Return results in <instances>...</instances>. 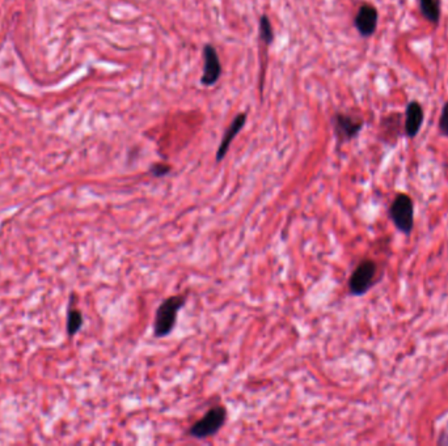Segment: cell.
I'll return each mask as SVG.
<instances>
[{"label":"cell","instance_id":"obj_14","mask_svg":"<svg viewBox=\"0 0 448 446\" xmlns=\"http://www.w3.org/2000/svg\"><path fill=\"white\" fill-rule=\"evenodd\" d=\"M150 172H151V174L154 177H164V176L169 174L170 167L166 165V164H155V165L151 167Z\"/></svg>","mask_w":448,"mask_h":446},{"label":"cell","instance_id":"obj_1","mask_svg":"<svg viewBox=\"0 0 448 446\" xmlns=\"http://www.w3.org/2000/svg\"><path fill=\"white\" fill-rule=\"evenodd\" d=\"M185 296H170L160 304L156 310L154 322V334L156 338H166L173 331L179 312L185 305Z\"/></svg>","mask_w":448,"mask_h":446},{"label":"cell","instance_id":"obj_8","mask_svg":"<svg viewBox=\"0 0 448 446\" xmlns=\"http://www.w3.org/2000/svg\"><path fill=\"white\" fill-rule=\"evenodd\" d=\"M425 119V113L418 101H410L405 109V134L407 138L413 139L418 135Z\"/></svg>","mask_w":448,"mask_h":446},{"label":"cell","instance_id":"obj_12","mask_svg":"<svg viewBox=\"0 0 448 446\" xmlns=\"http://www.w3.org/2000/svg\"><path fill=\"white\" fill-rule=\"evenodd\" d=\"M83 325V317L82 313L78 310H71L69 314V322H67V329L70 335L76 334L79 331V329Z\"/></svg>","mask_w":448,"mask_h":446},{"label":"cell","instance_id":"obj_11","mask_svg":"<svg viewBox=\"0 0 448 446\" xmlns=\"http://www.w3.org/2000/svg\"><path fill=\"white\" fill-rule=\"evenodd\" d=\"M260 37L264 41L265 45H271L274 41V33H273V27L271 23L267 17V14H262L260 19Z\"/></svg>","mask_w":448,"mask_h":446},{"label":"cell","instance_id":"obj_4","mask_svg":"<svg viewBox=\"0 0 448 446\" xmlns=\"http://www.w3.org/2000/svg\"><path fill=\"white\" fill-rule=\"evenodd\" d=\"M227 420V411L222 406H216L210 408L203 418L199 419L189 430V434L194 438L202 440L208 438L222 430Z\"/></svg>","mask_w":448,"mask_h":446},{"label":"cell","instance_id":"obj_10","mask_svg":"<svg viewBox=\"0 0 448 446\" xmlns=\"http://www.w3.org/2000/svg\"><path fill=\"white\" fill-rule=\"evenodd\" d=\"M421 14L429 23L438 25L442 12V1L440 0H420Z\"/></svg>","mask_w":448,"mask_h":446},{"label":"cell","instance_id":"obj_9","mask_svg":"<svg viewBox=\"0 0 448 446\" xmlns=\"http://www.w3.org/2000/svg\"><path fill=\"white\" fill-rule=\"evenodd\" d=\"M247 124V114L245 113H240L238 114L234 121L231 122V125L228 126V128L224 132L223 139L221 141V145L218 148L216 152V161L221 163L225 157V154L229 150V145L232 143V140L238 137V132L243 130V127Z\"/></svg>","mask_w":448,"mask_h":446},{"label":"cell","instance_id":"obj_3","mask_svg":"<svg viewBox=\"0 0 448 446\" xmlns=\"http://www.w3.org/2000/svg\"><path fill=\"white\" fill-rule=\"evenodd\" d=\"M378 266L372 259H363L351 274L349 291L352 296H363L377 284Z\"/></svg>","mask_w":448,"mask_h":446},{"label":"cell","instance_id":"obj_5","mask_svg":"<svg viewBox=\"0 0 448 446\" xmlns=\"http://www.w3.org/2000/svg\"><path fill=\"white\" fill-rule=\"evenodd\" d=\"M363 125V119L344 113H337L333 118V127H335L337 139L341 143L350 141L354 138H357L362 131Z\"/></svg>","mask_w":448,"mask_h":446},{"label":"cell","instance_id":"obj_2","mask_svg":"<svg viewBox=\"0 0 448 446\" xmlns=\"http://www.w3.org/2000/svg\"><path fill=\"white\" fill-rule=\"evenodd\" d=\"M388 215L397 231L405 236L412 235L414 228V203L410 196L404 193L394 196L392 204L388 209Z\"/></svg>","mask_w":448,"mask_h":446},{"label":"cell","instance_id":"obj_13","mask_svg":"<svg viewBox=\"0 0 448 446\" xmlns=\"http://www.w3.org/2000/svg\"><path fill=\"white\" fill-rule=\"evenodd\" d=\"M438 127H439V131L443 137L448 138V101L443 105V109H442V114L439 117V122H438Z\"/></svg>","mask_w":448,"mask_h":446},{"label":"cell","instance_id":"obj_7","mask_svg":"<svg viewBox=\"0 0 448 446\" xmlns=\"http://www.w3.org/2000/svg\"><path fill=\"white\" fill-rule=\"evenodd\" d=\"M379 12L372 4H362L354 19V25L358 33L367 38L371 37L378 28Z\"/></svg>","mask_w":448,"mask_h":446},{"label":"cell","instance_id":"obj_6","mask_svg":"<svg viewBox=\"0 0 448 446\" xmlns=\"http://www.w3.org/2000/svg\"><path fill=\"white\" fill-rule=\"evenodd\" d=\"M203 75L201 78V84L205 86H212L218 83L222 76V64L216 53V49L212 45H206L203 47Z\"/></svg>","mask_w":448,"mask_h":446}]
</instances>
